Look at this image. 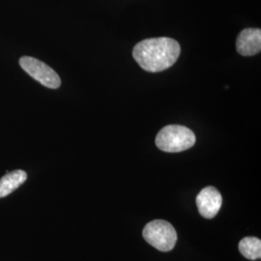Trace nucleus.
<instances>
[{"label":"nucleus","instance_id":"nucleus-1","mask_svg":"<svg viewBox=\"0 0 261 261\" xmlns=\"http://www.w3.org/2000/svg\"><path fill=\"white\" fill-rule=\"evenodd\" d=\"M180 53V45L174 39L151 38L138 43L133 49V56L143 70L159 73L173 65Z\"/></svg>","mask_w":261,"mask_h":261},{"label":"nucleus","instance_id":"nucleus-2","mask_svg":"<svg viewBox=\"0 0 261 261\" xmlns=\"http://www.w3.org/2000/svg\"><path fill=\"white\" fill-rule=\"evenodd\" d=\"M196 140L194 132L189 128L180 125H168L159 132L155 141L159 149L177 153L193 147Z\"/></svg>","mask_w":261,"mask_h":261},{"label":"nucleus","instance_id":"nucleus-3","mask_svg":"<svg viewBox=\"0 0 261 261\" xmlns=\"http://www.w3.org/2000/svg\"><path fill=\"white\" fill-rule=\"evenodd\" d=\"M145 241L161 252L171 251L177 242V233L172 224L167 221L156 220L145 225L143 229Z\"/></svg>","mask_w":261,"mask_h":261},{"label":"nucleus","instance_id":"nucleus-4","mask_svg":"<svg viewBox=\"0 0 261 261\" xmlns=\"http://www.w3.org/2000/svg\"><path fill=\"white\" fill-rule=\"evenodd\" d=\"M19 65L28 75L47 88L56 89L61 85V80L56 71L37 58L23 56L19 59Z\"/></svg>","mask_w":261,"mask_h":261},{"label":"nucleus","instance_id":"nucleus-5","mask_svg":"<svg viewBox=\"0 0 261 261\" xmlns=\"http://www.w3.org/2000/svg\"><path fill=\"white\" fill-rule=\"evenodd\" d=\"M222 203V195L215 187H206L196 196V205L199 214L205 219L214 218L219 213Z\"/></svg>","mask_w":261,"mask_h":261},{"label":"nucleus","instance_id":"nucleus-6","mask_svg":"<svg viewBox=\"0 0 261 261\" xmlns=\"http://www.w3.org/2000/svg\"><path fill=\"white\" fill-rule=\"evenodd\" d=\"M236 48L239 55L252 56L261 50L260 28H246L240 32L236 40Z\"/></svg>","mask_w":261,"mask_h":261},{"label":"nucleus","instance_id":"nucleus-7","mask_svg":"<svg viewBox=\"0 0 261 261\" xmlns=\"http://www.w3.org/2000/svg\"><path fill=\"white\" fill-rule=\"evenodd\" d=\"M28 179V174L22 169H16L6 173L0 179V198L12 194Z\"/></svg>","mask_w":261,"mask_h":261},{"label":"nucleus","instance_id":"nucleus-8","mask_svg":"<svg viewBox=\"0 0 261 261\" xmlns=\"http://www.w3.org/2000/svg\"><path fill=\"white\" fill-rule=\"evenodd\" d=\"M239 251L248 259H259L261 257L260 239L255 237L243 238L239 243Z\"/></svg>","mask_w":261,"mask_h":261}]
</instances>
